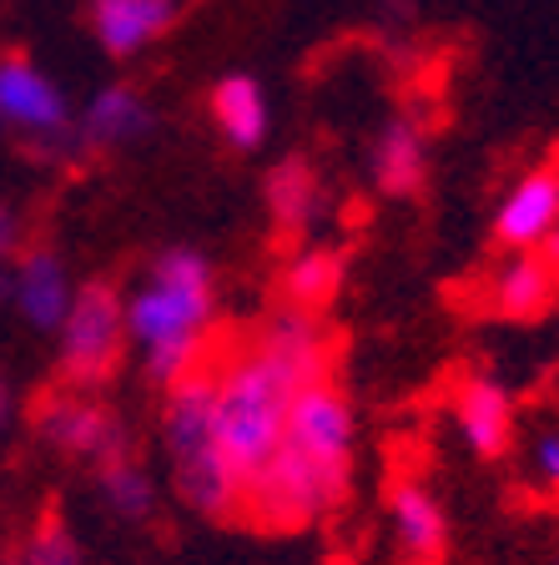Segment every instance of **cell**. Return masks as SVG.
<instances>
[{"label":"cell","instance_id":"44dd1931","mask_svg":"<svg viewBox=\"0 0 559 565\" xmlns=\"http://www.w3.org/2000/svg\"><path fill=\"white\" fill-rule=\"evenodd\" d=\"M21 247H25V217L11 202H0V263H11Z\"/></svg>","mask_w":559,"mask_h":565},{"label":"cell","instance_id":"d6986e66","mask_svg":"<svg viewBox=\"0 0 559 565\" xmlns=\"http://www.w3.org/2000/svg\"><path fill=\"white\" fill-rule=\"evenodd\" d=\"M11 565H82V541H76V530H71L66 510L56 500L35 515L31 535L11 551Z\"/></svg>","mask_w":559,"mask_h":565},{"label":"cell","instance_id":"ffe728a7","mask_svg":"<svg viewBox=\"0 0 559 565\" xmlns=\"http://www.w3.org/2000/svg\"><path fill=\"white\" fill-rule=\"evenodd\" d=\"M529 475H535V490L559 494V429H539L529 439Z\"/></svg>","mask_w":559,"mask_h":565},{"label":"cell","instance_id":"3957f363","mask_svg":"<svg viewBox=\"0 0 559 565\" xmlns=\"http://www.w3.org/2000/svg\"><path fill=\"white\" fill-rule=\"evenodd\" d=\"M51 339H56L61 384L101 394L127 364V294L117 288V278L76 282L66 318H61V329Z\"/></svg>","mask_w":559,"mask_h":565},{"label":"cell","instance_id":"4fadbf2b","mask_svg":"<svg viewBox=\"0 0 559 565\" xmlns=\"http://www.w3.org/2000/svg\"><path fill=\"white\" fill-rule=\"evenodd\" d=\"M207 117L217 127V137L233 147V152L252 157L268 147V131H272V102L262 92L252 71H227L217 76L207 92Z\"/></svg>","mask_w":559,"mask_h":565},{"label":"cell","instance_id":"603a6c76","mask_svg":"<svg viewBox=\"0 0 559 565\" xmlns=\"http://www.w3.org/2000/svg\"><path fill=\"white\" fill-rule=\"evenodd\" d=\"M0 303H11V263H0Z\"/></svg>","mask_w":559,"mask_h":565},{"label":"cell","instance_id":"5bb4252c","mask_svg":"<svg viewBox=\"0 0 559 565\" xmlns=\"http://www.w3.org/2000/svg\"><path fill=\"white\" fill-rule=\"evenodd\" d=\"M490 308L509 323H539L559 308V263H549L539 247L504 253L499 273L490 282Z\"/></svg>","mask_w":559,"mask_h":565},{"label":"cell","instance_id":"6da1fadb","mask_svg":"<svg viewBox=\"0 0 559 565\" xmlns=\"http://www.w3.org/2000/svg\"><path fill=\"white\" fill-rule=\"evenodd\" d=\"M217 323V268L197 247H162L127 298V349L141 353L152 388H172L212 359L207 339Z\"/></svg>","mask_w":559,"mask_h":565},{"label":"cell","instance_id":"52a82bcc","mask_svg":"<svg viewBox=\"0 0 559 565\" xmlns=\"http://www.w3.org/2000/svg\"><path fill=\"white\" fill-rule=\"evenodd\" d=\"M559 227V152L539 157L529 172L514 177L490 223L494 253H529Z\"/></svg>","mask_w":559,"mask_h":565},{"label":"cell","instance_id":"9c48e42d","mask_svg":"<svg viewBox=\"0 0 559 565\" xmlns=\"http://www.w3.org/2000/svg\"><path fill=\"white\" fill-rule=\"evenodd\" d=\"M71 294H76V278L51 243H25L11 258V308L31 333H56Z\"/></svg>","mask_w":559,"mask_h":565},{"label":"cell","instance_id":"8fae6325","mask_svg":"<svg viewBox=\"0 0 559 565\" xmlns=\"http://www.w3.org/2000/svg\"><path fill=\"white\" fill-rule=\"evenodd\" d=\"M182 15V0H92L86 6V25H92L101 56L111 61H137L141 51H152Z\"/></svg>","mask_w":559,"mask_h":565},{"label":"cell","instance_id":"5b68a950","mask_svg":"<svg viewBox=\"0 0 559 565\" xmlns=\"http://www.w3.org/2000/svg\"><path fill=\"white\" fill-rule=\"evenodd\" d=\"M31 429L51 455L71 459V465H101V459L131 449L127 419H121L101 394L66 388V384L46 388V394L31 404Z\"/></svg>","mask_w":559,"mask_h":565},{"label":"cell","instance_id":"8992f818","mask_svg":"<svg viewBox=\"0 0 559 565\" xmlns=\"http://www.w3.org/2000/svg\"><path fill=\"white\" fill-rule=\"evenodd\" d=\"M0 137L25 141L31 152L56 157L76 147V111L71 96L51 82L31 56H0Z\"/></svg>","mask_w":559,"mask_h":565},{"label":"cell","instance_id":"ba28073f","mask_svg":"<svg viewBox=\"0 0 559 565\" xmlns=\"http://www.w3.org/2000/svg\"><path fill=\"white\" fill-rule=\"evenodd\" d=\"M454 424L459 439L469 445V455L484 465L509 459L514 435H519V414H514V394L494 374H464L454 384Z\"/></svg>","mask_w":559,"mask_h":565},{"label":"cell","instance_id":"9a60e30c","mask_svg":"<svg viewBox=\"0 0 559 565\" xmlns=\"http://www.w3.org/2000/svg\"><path fill=\"white\" fill-rule=\"evenodd\" d=\"M373 182L384 198H419L429 182V141L413 117H388L373 137Z\"/></svg>","mask_w":559,"mask_h":565},{"label":"cell","instance_id":"7402d4cb","mask_svg":"<svg viewBox=\"0 0 559 565\" xmlns=\"http://www.w3.org/2000/svg\"><path fill=\"white\" fill-rule=\"evenodd\" d=\"M11 419H15V388H11V379L0 374V435L11 429Z\"/></svg>","mask_w":559,"mask_h":565},{"label":"cell","instance_id":"7a4b0ae2","mask_svg":"<svg viewBox=\"0 0 559 565\" xmlns=\"http://www.w3.org/2000/svg\"><path fill=\"white\" fill-rule=\"evenodd\" d=\"M217 364L192 369L186 379H176L172 388H162V449L172 459V490L192 515H202L207 525H237L243 515V484H237L233 465L217 445Z\"/></svg>","mask_w":559,"mask_h":565},{"label":"cell","instance_id":"ac0fdd59","mask_svg":"<svg viewBox=\"0 0 559 565\" xmlns=\"http://www.w3.org/2000/svg\"><path fill=\"white\" fill-rule=\"evenodd\" d=\"M262 198H268V217H272V227H278V237H298V233H308L313 217L323 212V182H318L308 157H288V162H278L268 172Z\"/></svg>","mask_w":559,"mask_h":565},{"label":"cell","instance_id":"30bf717a","mask_svg":"<svg viewBox=\"0 0 559 565\" xmlns=\"http://www.w3.org/2000/svg\"><path fill=\"white\" fill-rule=\"evenodd\" d=\"M388 525H394L398 555H404L408 565H443L449 561L454 525H449L443 500L423 480H413V475L388 480Z\"/></svg>","mask_w":559,"mask_h":565},{"label":"cell","instance_id":"7c38bea8","mask_svg":"<svg viewBox=\"0 0 559 565\" xmlns=\"http://www.w3.org/2000/svg\"><path fill=\"white\" fill-rule=\"evenodd\" d=\"M152 127L157 106L147 102V92H137L131 82H111L76 117V147L82 152H121V147H137L152 137Z\"/></svg>","mask_w":559,"mask_h":565},{"label":"cell","instance_id":"2e32d148","mask_svg":"<svg viewBox=\"0 0 559 565\" xmlns=\"http://www.w3.org/2000/svg\"><path fill=\"white\" fill-rule=\"evenodd\" d=\"M343 278H348V258H343L338 247H298L278 273L282 308H298V313L323 318L327 308L338 303Z\"/></svg>","mask_w":559,"mask_h":565},{"label":"cell","instance_id":"277c9868","mask_svg":"<svg viewBox=\"0 0 559 565\" xmlns=\"http://www.w3.org/2000/svg\"><path fill=\"white\" fill-rule=\"evenodd\" d=\"M282 445L313 465V475L327 484L333 500L353 494V459H358V414H353L348 388L333 374L308 379L288 404V435Z\"/></svg>","mask_w":559,"mask_h":565},{"label":"cell","instance_id":"e0dca14e","mask_svg":"<svg viewBox=\"0 0 559 565\" xmlns=\"http://www.w3.org/2000/svg\"><path fill=\"white\" fill-rule=\"evenodd\" d=\"M92 480H96V494L106 500V510L117 520H127V525H152L157 510H162V490H157L152 470L141 465L137 449H121V455L92 465Z\"/></svg>","mask_w":559,"mask_h":565}]
</instances>
